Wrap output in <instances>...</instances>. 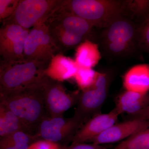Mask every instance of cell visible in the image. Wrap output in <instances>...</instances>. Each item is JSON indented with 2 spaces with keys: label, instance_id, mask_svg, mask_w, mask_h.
Returning a JSON list of instances; mask_svg holds the SVG:
<instances>
[{
  "label": "cell",
  "instance_id": "2",
  "mask_svg": "<svg viewBox=\"0 0 149 149\" xmlns=\"http://www.w3.org/2000/svg\"><path fill=\"white\" fill-rule=\"evenodd\" d=\"M47 65L23 58L16 61L0 62V96L39 85L47 77Z\"/></svg>",
  "mask_w": 149,
  "mask_h": 149
},
{
  "label": "cell",
  "instance_id": "21",
  "mask_svg": "<svg viewBox=\"0 0 149 149\" xmlns=\"http://www.w3.org/2000/svg\"><path fill=\"white\" fill-rule=\"evenodd\" d=\"M149 13L148 0L125 1L124 14L138 24L143 20Z\"/></svg>",
  "mask_w": 149,
  "mask_h": 149
},
{
  "label": "cell",
  "instance_id": "4",
  "mask_svg": "<svg viewBox=\"0 0 149 149\" xmlns=\"http://www.w3.org/2000/svg\"><path fill=\"white\" fill-rule=\"evenodd\" d=\"M64 1L19 0L13 15L3 23H13L29 29L38 24L46 23L62 5Z\"/></svg>",
  "mask_w": 149,
  "mask_h": 149
},
{
  "label": "cell",
  "instance_id": "27",
  "mask_svg": "<svg viewBox=\"0 0 149 149\" xmlns=\"http://www.w3.org/2000/svg\"><path fill=\"white\" fill-rule=\"evenodd\" d=\"M60 144L47 140H38L29 146L27 149H62Z\"/></svg>",
  "mask_w": 149,
  "mask_h": 149
},
{
  "label": "cell",
  "instance_id": "16",
  "mask_svg": "<svg viewBox=\"0 0 149 149\" xmlns=\"http://www.w3.org/2000/svg\"><path fill=\"white\" fill-rule=\"evenodd\" d=\"M149 106V95L126 91L118 97L115 107L120 114H136Z\"/></svg>",
  "mask_w": 149,
  "mask_h": 149
},
{
  "label": "cell",
  "instance_id": "23",
  "mask_svg": "<svg viewBox=\"0 0 149 149\" xmlns=\"http://www.w3.org/2000/svg\"><path fill=\"white\" fill-rule=\"evenodd\" d=\"M114 149H149V127L121 141Z\"/></svg>",
  "mask_w": 149,
  "mask_h": 149
},
{
  "label": "cell",
  "instance_id": "28",
  "mask_svg": "<svg viewBox=\"0 0 149 149\" xmlns=\"http://www.w3.org/2000/svg\"><path fill=\"white\" fill-rule=\"evenodd\" d=\"M112 147L110 145H96L85 143L72 144L69 146L62 147V149H109Z\"/></svg>",
  "mask_w": 149,
  "mask_h": 149
},
{
  "label": "cell",
  "instance_id": "25",
  "mask_svg": "<svg viewBox=\"0 0 149 149\" xmlns=\"http://www.w3.org/2000/svg\"><path fill=\"white\" fill-rule=\"evenodd\" d=\"M138 44L139 49L149 54V13L139 24Z\"/></svg>",
  "mask_w": 149,
  "mask_h": 149
},
{
  "label": "cell",
  "instance_id": "8",
  "mask_svg": "<svg viewBox=\"0 0 149 149\" xmlns=\"http://www.w3.org/2000/svg\"><path fill=\"white\" fill-rule=\"evenodd\" d=\"M43 89L45 106L48 116H63L65 111L77 104L80 94L68 93L61 82L47 77Z\"/></svg>",
  "mask_w": 149,
  "mask_h": 149
},
{
  "label": "cell",
  "instance_id": "22",
  "mask_svg": "<svg viewBox=\"0 0 149 149\" xmlns=\"http://www.w3.org/2000/svg\"><path fill=\"white\" fill-rule=\"evenodd\" d=\"M105 53L114 58H124L134 54L138 48L119 41L102 44Z\"/></svg>",
  "mask_w": 149,
  "mask_h": 149
},
{
  "label": "cell",
  "instance_id": "9",
  "mask_svg": "<svg viewBox=\"0 0 149 149\" xmlns=\"http://www.w3.org/2000/svg\"><path fill=\"white\" fill-rule=\"evenodd\" d=\"M29 29L13 23H2L0 29L1 60L16 61L24 58V44Z\"/></svg>",
  "mask_w": 149,
  "mask_h": 149
},
{
  "label": "cell",
  "instance_id": "6",
  "mask_svg": "<svg viewBox=\"0 0 149 149\" xmlns=\"http://www.w3.org/2000/svg\"><path fill=\"white\" fill-rule=\"evenodd\" d=\"M57 52L47 24L41 23L32 28L25 41L24 59L40 62L48 65Z\"/></svg>",
  "mask_w": 149,
  "mask_h": 149
},
{
  "label": "cell",
  "instance_id": "7",
  "mask_svg": "<svg viewBox=\"0 0 149 149\" xmlns=\"http://www.w3.org/2000/svg\"><path fill=\"white\" fill-rule=\"evenodd\" d=\"M84 123L74 115L70 118L46 116L40 123L37 134L40 139L58 144L67 140L72 141Z\"/></svg>",
  "mask_w": 149,
  "mask_h": 149
},
{
  "label": "cell",
  "instance_id": "19",
  "mask_svg": "<svg viewBox=\"0 0 149 149\" xmlns=\"http://www.w3.org/2000/svg\"><path fill=\"white\" fill-rule=\"evenodd\" d=\"M19 131H24L29 133L18 116L5 106L0 104L1 138Z\"/></svg>",
  "mask_w": 149,
  "mask_h": 149
},
{
  "label": "cell",
  "instance_id": "12",
  "mask_svg": "<svg viewBox=\"0 0 149 149\" xmlns=\"http://www.w3.org/2000/svg\"><path fill=\"white\" fill-rule=\"evenodd\" d=\"M149 127V120L133 118L116 123L91 141L96 145H109L123 141Z\"/></svg>",
  "mask_w": 149,
  "mask_h": 149
},
{
  "label": "cell",
  "instance_id": "14",
  "mask_svg": "<svg viewBox=\"0 0 149 149\" xmlns=\"http://www.w3.org/2000/svg\"><path fill=\"white\" fill-rule=\"evenodd\" d=\"M78 66L74 59L63 54L55 55L45 70L46 76L52 80L61 82L73 78Z\"/></svg>",
  "mask_w": 149,
  "mask_h": 149
},
{
  "label": "cell",
  "instance_id": "20",
  "mask_svg": "<svg viewBox=\"0 0 149 149\" xmlns=\"http://www.w3.org/2000/svg\"><path fill=\"white\" fill-rule=\"evenodd\" d=\"M41 140L38 135L19 131L1 138L0 149H27L30 145Z\"/></svg>",
  "mask_w": 149,
  "mask_h": 149
},
{
  "label": "cell",
  "instance_id": "17",
  "mask_svg": "<svg viewBox=\"0 0 149 149\" xmlns=\"http://www.w3.org/2000/svg\"><path fill=\"white\" fill-rule=\"evenodd\" d=\"M50 35L58 53H63L77 47L81 43L88 40L83 37L67 32L61 27L51 23H47Z\"/></svg>",
  "mask_w": 149,
  "mask_h": 149
},
{
  "label": "cell",
  "instance_id": "10",
  "mask_svg": "<svg viewBox=\"0 0 149 149\" xmlns=\"http://www.w3.org/2000/svg\"><path fill=\"white\" fill-rule=\"evenodd\" d=\"M139 24L124 14L115 18L104 28L100 35L102 43L119 41L139 49L138 44Z\"/></svg>",
  "mask_w": 149,
  "mask_h": 149
},
{
  "label": "cell",
  "instance_id": "15",
  "mask_svg": "<svg viewBox=\"0 0 149 149\" xmlns=\"http://www.w3.org/2000/svg\"><path fill=\"white\" fill-rule=\"evenodd\" d=\"M123 85L126 91L146 94L149 91V65H137L124 74Z\"/></svg>",
  "mask_w": 149,
  "mask_h": 149
},
{
  "label": "cell",
  "instance_id": "3",
  "mask_svg": "<svg viewBox=\"0 0 149 149\" xmlns=\"http://www.w3.org/2000/svg\"><path fill=\"white\" fill-rule=\"evenodd\" d=\"M63 7L95 27L104 29L115 18L124 13L125 1L64 0Z\"/></svg>",
  "mask_w": 149,
  "mask_h": 149
},
{
  "label": "cell",
  "instance_id": "13",
  "mask_svg": "<svg viewBox=\"0 0 149 149\" xmlns=\"http://www.w3.org/2000/svg\"><path fill=\"white\" fill-rule=\"evenodd\" d=\"M46 23L55 24L67 32L85 37L88 40H91L90 38L94 36L93 30L95 27L82 17L67 11L63 5Z\"/></svg>",
  "mask_w": 149,
  "mask_h": 149
},
{
  "label": "cell",
  "instance_id": "18",
  "mask_svg": "<svg viewBox=\"0 0 149 149\" xmlns=\"http://www.w3.org/2000/svg\"><path fill=\"white\" fill-rule=\"evenodd\" d=\"M101 58L98 45L91 40H85L76 47L74 60L78 67L93 68Z\"/></svg>",
  "mask_w": 149,
  "mask_h": 149
},
{
  "label": "cell",
  "instance_id": "11",
  "mask_svg": "<svg viewBox=\"0 0 149 149\" xmlns=\"http://www.w3.org/2000/svg\"><path fill=\"white\" fill-rule=\"evenodd\" d=\"M120 115L115 107L107 113L96 115L85 122L76 132L71 141L72 144L91 142L116 124Z\"/></svg>",
  "mask_w": 149,
  "mask_h": 149
},
{
  "label": "cell",
  "instance_id": "5",
  "mask_svg": "<svg viewBox=\"0 0 149 149\" xmlns=\"http://www.w3.org/2000/svg\"><path fill=\"white\" fill-rule=\"evenodd\" d=\"M109 77L107 73L99 72L91 88L80 94L74 115L84 122L99 114L107 95Z\"/></svg>",
  "mask_w": 149,
  "mask_h": 149
},
{
  "label": "cell",
  "instance_id": "1",
  "mask_svg": "<svg viewBox=\"0 0 149 149\" xmlns=\"http://www.w3.org/2000/svg\"><path fill=\"white\" fill-rule=\"evenodd\" d=\"M45 80L39 85L0 96V104L18 116L28 132L33 135H37L40 123L47 116L43 89Z\"/></svg>",
  "mask_w": 149,
  "mask_h": 149
},
{
  "label": "cell",
  "instance_id": "29",
  "mask_svg": "<svg viewBox=\"0 0 149 149\" xmlns=\"http://www.w3.org/2000/svg\"><path fill=\"white\" fill-rule=\"evenodd\" d=\"M131 118H139L149 120V106L136 114L130 115Z\"/></svg>",
  "mask_w": 149,
  "mask_h": 149
},
{
  "label": "cell",
  "instance_id": "26",
  "mask_svg": "<svg viewBox=\"0 0 149 149\" xmlns=\"http://www.w3.org/2000/svg\"><path fill=\"white\" fill-rule=\"evenodd\" d=\"M19 0H0V21L3 23L10 18L16 10Z\"/></svg>",
  "mask_w": 149,
  "mask_h": 149
},
{
  "label": "cell",
  "instance_id": "24",
  "mask_svg": "<svg viewBox=\"0 0 149 149\" xmlns=\"http://www.w3.org/2000/svg\"><path fill=\"white\" fill-rule=\"evenodd\" d=\"M99 72L93 68L78 67L74 77L77 86L82 91L91 88L94 85Z\"/></svg>",
  "mask_w": 149,
  "mask_h": 149
}]
</instances>
